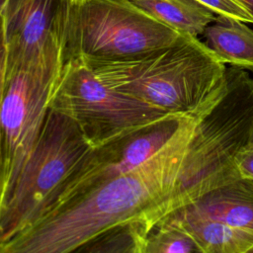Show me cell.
Returning a JSON list of instances; mask_svg holds the SVG:
<instances>
[{
  "mask_svg": "<svg viewBox=\"0 0 253 253\" xmlns=\"http://www.w3.org/2000/svg\"><path fill=\"white\" fill-rule=\"evenodd\" d=\"M83 60L110 88L166 114L198 109L220 86L227 69L205 42L189 35L144 54Z\"/></svg>",
  "mask_w": 253,
  "mask_h": 253,
  "instance_id": "cell-1",
  "label": "cell"
},
{
  "mask_svg": "<svg viewBox=\"0 0 253 253\" xmlns=\"http://www.w3.org/2000/svg\"><path fill=\"white\" fill-rule=\"evenodd\" d=\"M235 167L240 178L253 181V145L242 149L237 154Z\"/></svg>",
  "mask_w": 253,
  "mask_h": 253,
  "instance_id": "cell-16",
  "label": "cell"
},
{
  "mask_svg": "<svg viewBox=\"0 0 253 253\" xmlns=\"http://www.w3.org/2000/svg\"><path fill=\"white\" fill-rule=\"evenodd\" d=\"M5 69H6V49L2 26V15L0 17V204L2 201L4 182H5V167H4V152H3V135L1 124V104L5 86Z\"/></svg>",
  "mask_w": 253,
  "mask_h": 253,
  "instance_id": "cell-15",
  "label": "cell"
},
{
  "mask_svg": "<svg viewBox=\"0 0 253 253\" xmlns=\"http://www.w3.org/2000/svg\"><path fill=\"white\" fill-rule=\"evenodd\" d=\"M245 2V4L248 6V8L250 9L252 15H253V0H243Z\"/></svg>",
  "mask_w": 253,
  "mask_h": 253,
  "instance_id": "cell-17",
  "label": "cell"
},
{
  "mask_svg": "<svg viewBox=\"0 0 253 253\" xmlns=\"http://www.w3.org/2000/svg\"><path fill=\"white\" fill-rule=\"evenodd\" d=\"M91 148L70 118L48 108L33 151L9 199L0 207V246L53 207Z\"/></svg>",
  "mask_w": 253,
  "mask_h": 253,
  "instance_id": "cell-2",
  "label": "cell"
},
{
  "mask_svg": "<svg viewBox=\"0 0 253 253\" xmlns=\"http://www.w3.org/2000/svg\"><path fill=\"white\" fill-rule=\"evenodd\" d=\"M216 16L253 24V15L243 0H196Z\"/></svg>",
  "mask_w": 253,
  "mask_h": 253,
  "instance_id": "cell-14",
  "label": "cell"
},
{
  "mask_svg": "<svg viewBox=\"0 0 253 253\" xmlns=\"http://www.w3.org/2000/svg\"><path fill=\"white\" fill-rule=\"evenodd\" d=\"M184 36L130 0H67L61 25L63 61L135 56L168 47Z\"/></svg>",
  "mask_w": 253,
  "mask_h": 253,
  "instance_id": "cell-3",
  "label": "cell"
},
{
  "mask_svg": "<svg viewBox=\"0 0 253 253\" xmlns=\"http://www.w3.org/2000/svg\"><path fill=\"white\" fill-rule=\"evenodd\" d=\"M67 0H7L2 11L5 77L49 49L62 46L61 25Z\"/></svg>",
  "mask_w": 253,
  "mask_h": 253,
  "instance_id": "cell-7",
  "label": "cell"
},
{
  "mask_svg": "<svg viewBox=\"0 0 253 253\" xmlns=\"http://www.w3.org/2000/svg\"><path fill=\"white\" fill-rule=\"evenodd\" d=\"M62 64V46H56L5 77L1 104L5 182L0 207L9 199L40 136Z\"/></svg>",
  "mask_w": 253,
  "mask_h": 253,
  "instance_id": "cell-5",
  "label": "cell"
},
{
  "mask_svg": "<svg viewBox=\"0 0 253 253\" xmlns=\"http://www.w3.org/2000/svg\"><path fill=\"white\" fill-rule=\"evenodd\" d=\"M6 1L7 0H0V17L2 15V11H3V8H4L5 4H6Z\"/></svg>",
  "mask_w": 253,
  "mask_h": 253,
  "instance_id": "cell-18",
  "label": "cell"
},
{
  "mask_svg": "<svg viewBox=\"0 0 253 253\" xmlns=\"http://www.w3.org/2000/svg\"><path fill=\"white\" fill-rule=\"evenodd\" d=\"M250 253H253V248L251 249V251H250Z\"/></svg>",
  "mask_w": 253,
  "mask_h": 253,
  "instance_id": "cell-19",
  "label": "cell"
},
{
  "mask_svg": "<svg viewBox=\"0 0 253 253\" xmlns=\"http://www.w3.org/2000/svg\"><path fill=\"white\" fill-rule=\"evenodd\" d=\"M181 209L253 232V181H228Z\"/></svg>",
  "mask_w": 253,
  "mask_h": 253,
  "instance_id": "cell-8",
  "label": "cell"
},
{
  "mask_svg": "<svg viewBox=\"0 0 253 253\" xmlns=\"http://www.w3.org/2000/svg\"><path fill=\"white\" fill-rule=\"evenodd\" d=\"M203 36L208 47L224 64L253 72V30L245 22L216 16Z\"/></svg>",
  "mask_w": 253,
  "mask_h": 253,
  "instance_id": "cell-10",
  "label": "cell"
},
{
  "mask_svg": "<svg viewBox=\"0 0 253 253\" xmlns=\"http://www.w3.org/2000/svg\"><path fill=\"white\" fill-rule=\"evenodd\" d=\"M136 7L176 30L198 38L216 15L196 0H130Z\"/></svg>",
  "mask_w": 253,
  "mask_h": 253,
  "instance_id": "cell-11",
  "label": "cell"
},
{
  "mask_svg": "<svg viewBox=\"0 0 253 253\" xmlns=\"http://www.w3.org/2000/svg\"><path fill=\"white\" fill-rule=\"evenodd\" d=\"M200 107L188 114L166 115L92 147L48 211L145 162L194 118Z\"/></svg>",
  "mask_w": 253,
  "mask_h": 253,
  "instance_id": "cell-6",
  "label": "cell"
},
{
  "mask_svg": "<svg viewBox=\"0 0 253 253\" xmlns=\"http://www.w3.org/2000/svg\"><path fill=\"white\" fill-rule=\"evenodd\" d=\"M148 226L129 221L112 226L75 250L77 253H144Z\"/></svg>",
  "mask_w": 253,
  "mask_h": 253,
  "instance_id": "cell-12",
  "label": "cell"
},
{
  "mask_svg": "<svg viewBox=\"0 0 253 253\" xmlns=\"http://www.w3.org/2000/svg\"><path fill=\"white\" fill-rule=\"evenodd\" d=\"M48 108L70 118L92 147L169 115L110 88L81 58L63 61Z\"/></svg>",
  "mask_w": 253,
  "mask_h": 253,
  "instance_id": "cell-4",
  "label": "cell"
},
{
  "mask_svg": "<svg viewBox=\"0 0 253 253\" xmlns=\"http://www.w3.org/2000/svg\"><path fill=\"white\" fill-rule=\"evenodd\" d=\"M161 220L179 226L190 234L201 253H250L253 232L179 209Z\"/></svg>",
  "mask_w": 253,
  "mask_h": 253,
  "instance_id": "cell-9",
  "label": "cell"
},
{
  "mask_svg": "<svg viewBox=\"0 0 253 253\" xmlns=\"http://www.w3.org/2000/svg\"><path fill=\"white\" fill-rule=\"evenodd\" d=\"M201 253V249L185 230L166 220H160L146 237L144 253Z\"/></svg>",
  "mask_w": 253,
  "mask_h": 253,
  "instance_id": "cell-13",
  "label": "cell"
}]
</instances>
